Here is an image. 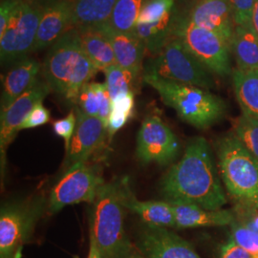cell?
<instances>
[{
  "instance_id": "obj_1",
  "label": "cell",
  "mask_w": 258,
  "mask_h": 258,
  "mask_svg": "<svg viewBox=\"0 0 258 258\" xmlns=\"http://www.w3.org/2000/svg\"><path fill=\"white\" fill-rule=\"evenodd\" d=\"M166 201L197 205L217 211L228 203L212 149L204 137L194 138L184 155L170 167L161 182Z\"/></svg>"
},
{
  "instance_id": "obj_2",
  "label": "cell",
  "mask_w": 258,
  "mask_h": 258,
  "mask_svg": "<svg viewBox=\"0 0 258 258\" xmlns=\"http://www.w3.org/2000/svg\"><path fill=\"white\" fill-rule=\"evenodd\" d=\"M98 71L84 52L76 28L69 30L49 48L41 69L52 92L71 105L77 104L83 86Z\"/></svg>"
},
{
  "instance_id": "obj_3",
  "label": "cell",
  "mask_w": 258,
  "mask_h": 258,
  "mask_svg": "<svg viewBox=\"0 0 258 258\" xmlns=\"http://www.w3.org/2000/svg\"><path fill=\"white\" fill-rule=\"evenodd\" d=\"M89 217V233L96 240L102 258H129L132 244L124 229L123 181L100 187Z\"/></svg>"
},
{
  "instance_id": "obj_4",
  "label": "cell",
  "mask_w": 258,
  "mask_h": 258,
  "mask_svg": "<svg viewBox=\"0 0 258 258\" xmlns=\"http://www.w3.org/2000/svg\"><path fill=\"white\" fill-rule=\"evenodd\" d=\"M142 78L156 90L166 105L173 108L182 120L196 128H210L226 116V102L210 90L154 75H143Z\"/></svg>"
},
{
  "instance_id": "obj_5",
  "label": "cell",
  "mask_w": 258,
  "mask_h": 258,
  "mask_svg": "<svg viewBox=\"0 0 258 258\" xmlns=\"http://www.w3.org/2000/svg\"><path fill=\"white\" fill-rule=\"evenodd\" d=\"M222 181L238 207L258 209V161L234 134L216 144Z\"/></svg>"
},
{
  "instance_id": "obj_6",
  "label": "cell",
  "mask_w": 258,
  "mask_h": 258,
  "mask_svg": "<svg viewBox=\"0 0 258 258\" xmlns=\"http://www.w3.org/2000/svg\"><path fill=\"white\" fill-rule=\"evenodd\" d=\"M143 75L157 77L211 90L215 86L209 71L178 38L172 37L164 49L144 63Z\"/></svg>"
},
{
  "instance_id": "obj_7",
  "label": "cell",
  "mask_w": 258,
  "mask_h": 258,
  "mask_svg": "<svg viewBox=\"0 0 258 258\" xmlns=\"http://www.w3.org/2000/svg\"><path fill=\"white\" fill-rule=\"evenodd\" d=\"M174 37L212 74L222 78L232 74L230 45L213 32L196 26L186 15L179 16Z\"/></svg>"
},
{
  "instance_id": "obj_8",
  "label": "cell",
  "mask_w": 258,
  "mask_h": 258,
  "mask_svg": "<svg viewBox=\"0 0 258 258\" xmlns=\"http://www.w3.org/2000/svg\"><path fill=\"white\" fill-rule=\"evenodd\" d=\"M45 209L44 198L4 204L0 211V256L15 255L30 237Z\"/></svg>"
},
{
  "instance_id": "obj_9",
  "label": "cell",
  "mask_w": 258,
  "mask_h": 258,
  "mask_svg": "<svg viewBox=\"0 0 258 258\" xmlns=\"http://www.w3.org/2000/svg\"><path fill=\"white\" fill-rule=\"evenodd\" d=\"M43 9L23 1L0 37L2 65H14L33 53Z\"/></svg>"
},
{
  "instance_id": "obj_10",
  "label": "cell",
  "mask_w": 258,
  "mask_h": 258,
  "mask_svg": "<svg viewBox=\"0 0 258 258\" xmlns=\"http://www.w3.org/2000/svg\"><path fill=\"white\" fill-rule=\"evenodd\" d=\"M104 181L96 167L87 162L80 163L64 171L62 178L52 188L48 208L55 213L66 206L74 204L93 203Z\"/></svg>"
},
{
  "instance_id": "obj_11",
  "label": "cell",
  "mask_w": 258,
  "mask_h": 258,
  "mask_svg": "<svg viewBox=\"0 0 258 258\" xmlns=\"http://www.w3.org/2000/svg\"><path fill=\"white\" fill-rule=\"evenodd\" d=\"M136 151L143 164L166 166L178 156L180 143L160 116L148 114L139 130Z\"/></svg>"
},
{
  "instance_id": "obj_12",
  "label": "cell",
  "mask_w": 258,
  "mask_h": 258,
  "mask_svg": "<svg viewBox=\"0 0 258 258\" xmlns=\"http://www.w3.org/2000/svg\"><path fill=\"white\" fill-rule=\"evenodd\" d=\"M52 92L50 86L43 80H37L36 83L18 98L6 109L1 111L0 117V153L2 169L5 164L6 150L12 141L19 132V127L26 120L35 106L43 102Z\"/></svg>"
},
{
  "instance_id": "obj_13",
  "label": "cell",
  "mask_w": 258,
  "mask_h": 258,
  "mask_svg": "<svg viewBox=\"0 0 258 258\" xmlns=\"http://www.w3.org/2000/svg\"><path fill=\"white\" fill-rule=\"evenodd\" d=\"M75 111L77 115V126L70 148L66 152L63 171L77 164L87 162L108 137L107 125L101 119L88 116L78 107H75Z\"/></svg>"
},
{
  "instance_id": "obj_14",
  "label": "cell",
  "mask_w": 258,
  "mask_h": 258,
  "mask_svg": "<svg viewBox=\"0 0 258 258\" xmlns=\"http://www.w3.org/2000/svg\"><path fill=\"white\" fill-rule=\"evenodd\" d=\"M137 247L146 258H201L189 242L162 227L146 225L139 233Z\"/></svg>"
},
{
  "instance_id": "obj_15",
  "label": "cell",
  "mask_w": 258,
  "mask_h": 258,
  "mask_svg": "<svg viewBox=\"0 0 258 258\" xmlns=\"http://www.w3.org/2000/svg\"><path fill=\"white\" fill-rule=\"evenodd\" d=\"M186 16L196 26L213 32L231 47L236 24L227 0H197Z\"/></svg>"
},
{
  "instance_id": "obj_16",
  "label": "cell",
  "mask_w": 258,
  "mask_h": 258,
  "mask_svg": "<svg viewBox=\"0 0 258 258\" xmlns=\"http://www.w3.org/2000/svg\"><path fill=\"white\" fill-rule=\"evenodd\" d=\"M73 0H58L42 11L33 53L50 48L72 29Z\"/></svg>"
},
{
  "instance_id": "obj_17",
  "label": "cell",
  "mask_w": 258,
  "mask_h": 258,
  "mask_svg": "<svg viewBox=\"0 0 258 258\" xmlns=\"http://www.w3.org/2000/svg\"><path fill=\"white\" fill-rule=\"evenodd\" d=\"M96 27L99 28V30L109 40L116 57V63L125 70L143 75L144 57L147 48L137 34L135 32H119L111 27L109 22Z\"/></svg>"
},
{
  "instance_id": "obj_18",
  "label": "cell",
  "mask_w": 258,
  "mask_h": 258,
  "mask_svg": "<svg viewBox=\"0 0 258 258\" xmlns=\"http://www.w3.org/2000/svg\"><path fill=\"white\" fill-rule=\"evenodd\" d=\"M41 69L42 64L32 57H27L12 65L2 82L1 111L6 109L36 83Z\"/></svg>"
},
{
  "instance_id": "obj_19",
  "label": "cell",
  "mask_w": 258,
  "mask_h": 258,
  "mask_svg": "<svg viewBox=\"0 0 258 258\" xmlns=\"http://www.w3.org/2000/svg\"><path fill=\"white\" fill-rule=\"evenodd\" d=\"M169 203L174 212L177 229L231 226L236 218L235 212L231 210L210 211L194 204Z\"/></svg>"
},
{
  "instance_id": "obj_20",
  "label": "cell",
  "mask_w": 258,
  "mask_h": 258,
  "mask_svg": "<svg viewBox=\"0 0 258 258\" xmlns=\"http://www.w3.org/2000/svg\"><path fill=\"white\" fill-rule=\"evenodd\" d=\"M123 204L135 212L148 226L176 228L175 215L168 201H140L132 194L128 184L123 180Z\"/></svg>"
},
{
  "instance_id": "obj_21",
  "label": "cell",
  "mask_w": 258,
  "mask_h": 258,
  "mask_svg": "<svg viewBox=\"0 0 258 258\" xmlns=\"http://www.w3.org/2000/svg\"><path fill=\"white\" fill-rule=\"evenodd\" d=\"M84 52L94 65L103 71L116 64V57L109 40L96 26L76 28Z\"/></svg>"
},
{
  "instance_id": "obj_22",
  "label": "cell",
  "mask_w": 258,
  "mask_h": 258,
  "mask_svg": "<svg viewBox=\"0 0 258 258\" xmlns=\"http://www.w3.org/2000/svg\"><path fill=\"white\" fill-rule=\"evenodd\" d=\"M117 0H73L72 27L98 26L110 20Z\"/></svg>"
},
{
  "instance_id": "obj_23",
  "label": "cell",
  "mask_w": 258,
  "mask_h": 258,
  "mask_svg": "<svg viewBox=\"0 0 258 258\" xmlns=\"http://www.w3.org/2000/svg\"><path fill=\"white\" fill-rule=\"evenodd\" d=\"M232 83L242 114L258 119V69L232 71Z\"/></svg>"
},
{
  "instance_id": "obj_24",
  "label": "cell",
  "mask_w": 258,
  "mask_h": 258,
  "mask_svg": "<svg viewBox=\"0 0 258 258\" xmlns=\"http://www.w3.org/2000/svg\"><path fill=\"white\" fill-rule=\"evenodd\" d=\"M111 102L112 100L105 83H88L80 93L76 107L88 116L101 119L107 125Z\"/></svg>"
},
{
  "instance_id": "obj_25",
  "label": "cell",
  "mask_w": 258,
  "mask_h": 258,
  "mask_svg": "<svg viewBox=\"0 0 258 258\" xmlns=\"http://www.w3.org/2000/svg\"><path fill=\"white\" fill-rule=\"evenodd\" d=\"M231 50L237 69H258V37L252 26H235Z\"/></svg>"
},
{
  "instance_id": "obj_26",
  "label": "cell",
  "mask_w": 258,
  "mask_h": 258,
  "mask_svg": "<svg viewBox=\"0 0 258 258\" xmlns=\"http://www.w3.org/2000/svg\"><path fill=\"white\" fill-rule=\"evenodd\" d=\"M148 0H117L110 20L111 27L119 32L133 33L140 13Z\"/></svg>"
},
{
  "instance_id": "obj_27",
  "label": "cell",
  "mask_w": 258,
  "mask_h": 258,
  "mask_svg": "<svg viewBox=\"0 0 258 258\" xmlns=\"http://www.w3.org/2000/svg\"><path fill=\"white\" fill-rule=\"evenodd\" d=\"M135 93L129 92L120 94L114 98L111 102V111L108 119V139L112 140L113 136L125 125L129 119L134 114L135 108Z\"/></svg>"
},
{
  "instance_id": "obj_28",
  "label": "cell",
  "mask_w": 258,
  "mask_h": 258,
  "mask_svg": "<svg viewBox=\"0 0 258 258\" xmlns=\"http://www.w3.org/2000/svg\"><path fill=\"white\" fill-rule=\"evenodd\" d=\"M105 84L107 86L111 100L123 93L134 92L141 75L125 70L120 65L113 64L103 70Z\"/></svg>"
},
{
  "instance_id": "obj_29",
  "label": "cell",
  "mask_w": 258,
  "mask_h": 258,
  "mask_svg": "<svg viewBox=\"0 0 258 258\" xmlns=\"http://www.w3.org/2000/svg\"><path fill=\"white\" fill-rule=\"evenodd\" d=\"M233 134L258 161V119L242 114L235 120Z\"/></svg>"
},
{
  "instance_id": "obj_30",
  "label": "cell",
  "mask_w": 258,
  "mask_h": 258,
  "mask_svg": "<svg viewBox=\"0 0 258 258\" xmlns=\"http://www.w3.org/2000/svg\"><path fill=\"white\" fill-rule=\"evenodd\" d=\"M231 238L245 249L250 257L258 258V229L235 218L231 225Z\"/></svg>"
},
{
  "instance_id": "obj_31",
  "label": "cell",
  "mask_w": 258,
  "mask_h": 258,
  "mask_svg": "<svg viewBox=\"0 0 258 258\" xmlns=\"http://www.w3.org/2000/svg\"><path fill=\"white\" fill-rule=\"evenodd\" d=\"M178 0H148L140 13L137 24H149L164 19L177 10Z\"/></svg>"
},
{
  "instance_id": "obj_32",
  "label": "cell",
  "mask_w": 258,
  "mask_h": 258,
  "mask_svg": "<svg viewBox=\"0 0 258 258\" xmlns=\"http://www.w3.org/2000/svg\"><path fill=\"white\" fill-rule=\"evenodd\" d=\"M233 12L236 25L252 26V14L255 0H227Z\"/></svg>"
},
{
  "instance_id": "obj_33",
  "label": "cell",
  "mask_w": 258,
  "mask_h": 258,
  "mask_svg": "<svg viewBox=\"0 0 258 258\" xmlns=\"http://www.w3.org/2000/svg\"><path fill=\"white\" fill-rule=\"evenodd\" d=\"M76 126H77V115H76L75 109L70 111L69 114L63 119L55 120L53 123L54 132L57 136L64 140L65 152H67L70 148Z\"/></svg>"
},
{
  "instance_id": "obj_34",
  "label": "cell",
  "mask_w": 258,
  "mask_h": 258,
  "mask_svg": "<svg viewBox=\"0 0 258 258\" xmlns=\"http://www.w3.org/2000/svg\"><path fill=\"white\" fill-rule=\"evenodd\" d=\"M51 119L50 111L42 104V102L38 103L31 113L29 114L26 120L23 121L21 126L19 127V131L23 129L35 128L37 126L46 124Z\"/></svg>"
},
{
  "instance_id": "obj_35",
  "label": "cell",
  "mask_w": 258,
  "mask_h": 258,
  "mask_svg": "<svg viewBox=\"0 0 258 258\" xmlns=\"http://www.w3.org/2000/svg\"><path fill=\"white\" fill-rule=\"evenodd\" d=\"M24 0H1L0 4V37L4 34L10 21Z\"/></svg>"
},
{
  "instance_id": "obj_36",
  "label": "cell",
  "mask_w": 258,
  "mask_h": 258,
  "mask_svg": "<svg viewBox=\"0 0 258 258\" xmlns=\"http://www.w3.org/2000/svg\"><path fill=\"white\" fill-rule=\"evenodd\" d=\"M219 258H251L249 253L239 245L230 238L220 247Z\"/></svg>"
},
{
  "instance_id": "obj_37",
  "label": "cell",
  "mask_w": 258,
  "mask_h": 258,
  "mask_svg": "<svg viewBox=\"0 0 258 258\" xmlns=\"http://www.w3.org/2000/svg\"><path fill=\"white\" fill-rule=\"evenodd\" d=\"M89 239H90V244H89L88 258H102L100 248L91 233H89Z\"/></svg>"
},
{
  "instance_id": "obj_38",
  "label": "cell",
  "mask_w": 258,
  "mask_h": 258,
  "mask_svg": "<svg viewBox=\"0 0 258 258\" xmlns=\"http://www.w3.org/2000/svg\"><path fill=\"white\" fill-rule=\"evenodd\" d=\"M24 1L27 2V3H29V4L32 5V6H35V7H38V8L44 9L48 5L54 3L55 1H58V0H24Z\"/></svg>"
},
{
  "instance_id": "obj_39",
  "label": "cell",
  "mask_w": 258,
  "mask_h": 258,
  "mask_svg": "<svg viewBox=\"0 0 258 258\" xmlns=\"http://www.w3.org/2000/svg\"><path fill=\"white\" fill-rule=\"evenodd\" d=\"M19 254V252L15 255H6V256H0V258H17V255Z\"/></svg>"
},
{
  "instance_id": "obj_40",
  "label": "cell",
  "mask_w": 258,
  "mask_h": 258,
  "mask_svg": "<svg viewBox=\"0 0 258 258\" xmlns=\"http://www.w3.org/2000/svg\"><path fill=\"white\" fill-rule=\"evenodd\" d=\"M129 258H146L145 256H140V255H131Z\"/></svg>"
},
{
  "instance_id": "obj_41",
  "label": "cell",
  "mask_w": 258,
  "mask_h": 258,
  "mask_svg": "<svg viewBox=\"0 0 258 258\" xmlns=\"http://www.w3.org/2000/svg\"><path fill=\"white\" fill-rule=\"evenodd\" d=\"M182 1H184V0H182Z\"/></svg>"
}]
</instances>
